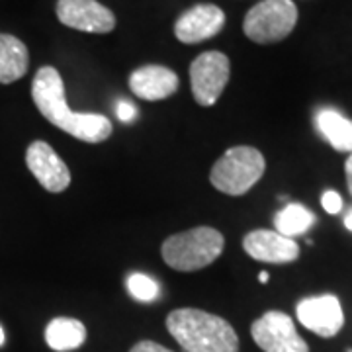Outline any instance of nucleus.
Segmentation results:
<instances>
[{
    "mask_svg": "<svg viewBox=\"0 0 352 352\" xmlns=\"http://www.w3.org/2000/svg\"><path fill=\"white\" fill-rule=\"evenodd\" d=\"M32 100L39 113L61 131L85 143H102L112 135V122L102 113L73 112L63 78L55 67H41L32 82Z\"/></svg>",
    "mask_w": 352,
    "mask_h": 352,
    "instance_id": "nucleus-1",
    "label": "nucleus"
},
{
    "mask_svg": "<svg viewBox=\"0 0 352 352\" xmlns=\"http://www.w3.org/2000/svg\"><path fill=\"white\" fill-rule=\"evenodd\" d=\"M166 329L186 352H239V337L223 317L194 307L175 309Z\"/></svg>",
    "mask_w": 352,
    "mask_h": 352,
    "instance_id": "nucleus-2",
    "label": "nucleus"
},
{
    "mask_svg": "<svg viewBox=\"0 0 352 352\" xmlns=\"http://www.w3.org/2000/svg\"><path fill=\"white\" fill-rule=\"evenodd\" d=\"M226 247L223 235L214 227H194L170 235L161 247L163 261L178 272H196L215 263Z\"/></svg>",
    "mask_w": 352,
    "mask_h": 352,
    "instance_id": "nucleus-3",
    "label": "nucleus"
},
{
    "mask_svg": "<svg viewBox=\"0 0 352 352\" xmlns=\"http://www.w3.org/2000/svg\"><path fill=\"white\" fill-rule=\"evenodd\" d=\"M266 161L263 153L249 145L227 149L210 173V182L215 190L227 196H243L263 178Z\"/></svg>",
    "mask_w": 352,
    "mask_h": 352,
    "instance_id": "nucleus-4",
    "label": "nucleus"
},
{
    "mask_svg": "<svg viewBox=\"0 0 352 352\" xmlns=\"http://www.w3.org/2000/svg\"><path fill=\"white\" fill-rule=\"evenodd\" d=\"M298 24V8L292 0H263L245 16L243 32L254 43L286 39Z\"/></svg>",
    "mask_w": 352,
    "mask_h": 352,
    "instance_id": "nucleus-5",
    "label": "nucleus"
},
{
    "mask_svg": "<svg viewBox=\"0 0 352 352\" xmlns=\"http://www.w3.org/2000/svg\"><path fill=\"white\" fill-rule=\"evenodd\" d=\"M231 75L229 57L221 51H206L190 65V87L200 106H214Z\"/></svg>",
    "mask_w": 352,
    "mask_h": 352,
    "instance_id": "nucleus-6",
    "label": "nucleus"
},
{
    "mask_svg": "<svg viewBox=\"0 0 352 352\" xmlns=\"http://www.w3.org/2000/svg\"><path fill=\"white\" fill-rule=\"evenodd\" d=\"M252 340L264 352H309L307 342L296 331L294 319L282 311H266L251 325Z\"/></svg>",
    "mask_w": 352,
    "mask_h": 352,
    "instance_id": "nucleus-7",
    "label": "nucleus"
},
{
    "mask_svg": "<svg viewBox=\"0 0 352 352\" xmlns=\"http://www.w3.org/2000/svg\"><path fill=\"white\" fill-rule=\"evenodd\" d=\"M57 18L67 28L87 34H110L116 28V16L98 0H59Z\"/></svg>",
    "mask_w": 352,
    "mask_h": 352,
    "instance_id": "nucleus-8",
    "label": "nucleus"
},
{
    "mask_svg": "<svg viewBox=\"0 0 352 352\" xmlns=\"http://www.w3.org/2000/svg\"><path fill=\"white\" fill-rule=\"evenodd\" d=\"M296 315L303 327L325 339L335 337L344 325V314H342L339 298L333 294L305 298L298 303Z\"/></svg>",
    "mask_w": 352,
    "mask_h": 352,
    "instance_id": "nucleus-9",
    "label": "nucleus"
},
{
    "mask_svg": "<svg viewBox=\"0 0 352 352\" xmlns=\"http://www.w3.org/2000/svg\"><path fill=\"white\" fill-rule=\"evenodd\" d=\"M25 164L39 184L51 194H59L71 184V170L45 141H32L25 151Z\"/></svg>",
    "mask_w": 352,
    "mask_h": 352,
    "instance_id": "nucleus-10",
    "label": "nucleus"
},
{
    "mask_svg": "<svg viewBox=\"0 0 352 352\" xmlns=\"http://www.w3.org/2000/svg\"><path fill=\"white\" fill-rule=\"evenodd\" d=\"M226 25V14L215 4H196L175 24V36L182 43H201L217 36Z\"/></svg>",
    "mask_w": 352,
    "mask_h": 352,
    "instance_id": "nucleus-11",
    "label": "nucleus"
},
{
    "mask_svg": "<svg viewBox=\"0 0 352 352\" xmlns=\"http://www.w3.org/2000/svg\"><path fill=\"white\" fill-rule=\"evenodd\" d=\"M243 249L254 261L268 264H288L300 256V245L296 241L270 229H254L247 233Z\"/></svg>",
    "mask_w": 352,
    "mask_h": 352,
    "instance_id": "nucleus-12",
    "label": "nucleus"
},
{
    "mask_svg": "<svg viewBox=\"0 0 352 352\" xmlns=\"http://www.w3.org/2000/svg\"><path fill=\"white\" fill-rule=\"evenodd\" d=\"M129 88L141 100H164L178 90V75L163 65H143L129 75Z\"/></svg>",
    "mask_w": 352,
    "mask_h": 352,
    "instance_id": "nucleus-13",
    "label": "nucleus"
},
{
    "mask_svg": "<svg viewBox=\"0 0 352 352\" xmlns=\"http://www.w3.org/2000/svg\"><path fill=\"white\" fill-rule=\"evenodd\" d=\"M315 127L319 135L325 139L335 151L352 155V120L342 116L337 108L317 110Z\"/></svg>",
    "mask_w": 352,
    "mask_h": 352,
    "instance_id": "nucleus-14",
    "label": "nucleus"
},
{
    "mask_svg": "<svg viewBox=\"0 0 352 352\" xmlns=\"http://www.w3.org/2000/svg\"><path fill=\"white\" fill-rule=\"evenodd\" d=\"M30 53L22 39L0 34V85H12L28 73Z\"/></svg>",
    "mask_w": 352,
    "mask_h": 352,
    "instance_id": "nucleus-15",
    "label": "nucleus"
},
{
    "mask_svg": "<svg viewBox=\"0 0 352 352\" xmlns=\"http://www.w3.org/2000/svg\"><path fill=\"white\" fill-rule=\"evenodd\" d=\"M87 340V327L73 317H55L45 327V342L51 351L71 352L80 349Z\"/></svg>",
    "mask_w": 352,
    "mask_h": 352,
    "instance_id": "nucleus-16",
    "label": "nucleus"
},
{
    "mask_svg": "<svg viewBox=\"0 0 352 352\" xmlns=\"http://www.w3.org/2000/svg\"><path fill=\"white\" fill-rule=\"evenodd\" d=\"M315 223V214L309 212L302 204H286L276 215H274V231L284 237H298L305 235Z\"/></svg>",
    "mask_w": 352,
    "mask_h": 352,
    "instance_id": "nucleus-17",
    "label": "nucleus"
},
{
    "mask_svg": "<svg viewBox=\"0 0 352 352\" xmlns=\"http://www.w3.org/2000/svg\"><path fill=\"white\" fill-rule=\"evenodd\" d=\"M126 284L127 292L131 294V298L141 303L155 302L159 298V294H161V288H159L157 280L149 276V274H143V272L129 274Z\"/></svg>",
    "mask_w": 352,
    "mask_h": 352,
    "instance_id": "nucleus-18",
    "label": "nucleus"
},
{
    "mask_svg": "<svg viewBox=\"0 0 352 352\" xmlns=\"http://www.w3.org/2000/svg\"><path fill=\"white\" fill-rule=\"evenodd\" d=\"M321 206H323V210H325L327 214H340V210H342V198H340L335 190H327V192L321 196Z\"/></svg>",
    "mask_w": 352,
    "mask_h": 352,
    "instance_id": "nucleus-19",
    "label": "nucleus"
},
{
    "mask_svg": "<svg viewBox=\"0 0 352 352\" xmlns=\"http://www.w3.org/2000/svg\"><path fill=\"white\" fill-rule=\"evenodd\" d=\"M116 116H118V120H120V122H124V124H131V122L138 118V108H135L131 102L120 100L118 104H116Z\"/></svg>",
    "mask_w": 352,
    "mask_h": 352,
    "instance_id": "nucleus-20",
    "label": "nucleus"
},
{
    "mask_svg": "<svg viewBox=\"0 0 352 352\" xmlns=\"http://www.w3.org/2000/svg\"><path fill=\"white\" fill-rule=\"evenodd\" d=\"M129 352H173V351H168L166 346L159 344V342H155V340H139V342H135V344L131 346V351Z\"/></svg>",
    "mask_w": 352,
    "mask_h": 352,
    "instance_id": "nucleus-21",
    "label": "nucleus"
},
{
    "mask_svg": "<svg viewBox=\"0 0 352 352\" xmlns=\"http://www.w3.org/2000/svg\"><path fill=\"white\" fill-rule=\"evenodd\" d=\"M344 173H346V184H349V192H351L352 196V155L346 159V163H344Z\"/></svg>",
    "mask_w": 352,
    "mask_h": 352,
    "instance_id": "nucleus-22",
    "label": "nucleus"
},
{
    "mask_svg": "<svg viewBox=\"0 0 352 352\" xmlns=\"http://www.w3.org/2000/svg\"><path fill=\"white\" fill-rule=\"evenodd\" d=\"M344 227H346L349 231H352V208L346 212V215H344Z\"/></svg>",
    "mask_w": 352,
    "mask_h": 352,
    "instance_id": "nucleus-23",
    "label": "nucleus"
},
{
    "mask_svg": "<svg viewBox=\"0 0 352 352\" xmlns=\"http://www.w3.org/2000/svg\"><path fill=\"white\" fill-rule=\"evenodd\" d=\"M268 272H261V274H258V280H261V282H263V284H266V282H268Z\"/></svg>",
    "mask_w": 352,
    "mask_h": 352,
    "instance_id": "nucleus-24",
    "label": "nucleus"
},
{
    "mask_svg": "<svg viewBox=\"0 0 352 352\" xmlns=\"http://www.w3.org/2000/svg\"><path fill=\"white\" fill-rule=\"evenodd\" d=\"M4 340H6V335H4V329L0 327V346L4 344Z\"/></svg>",
    "mask_w": 352,
    "mask_h": 352,
    "instance_id": "nucleus-25",
    "label": "nucleus"
},
{
    "mask_svg": "<svg viewBox=\"0 0 352 352\" xmlns=\"http://www.w3.org/2000/svg\"><path fill=\"white\" fill-rule=\"evenodd\" d=\"M349 352H352V351H349Z\"/></svg>",
    "mask_w": 352,
    "mask_h": 352,
    "instance_id": "nucleus-26",
    "label": "nucleus"
}]
</instances>
